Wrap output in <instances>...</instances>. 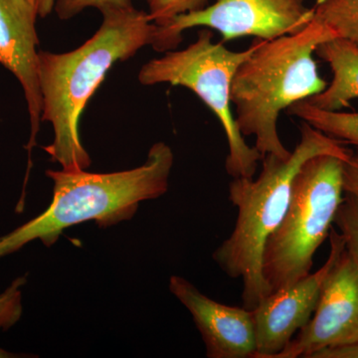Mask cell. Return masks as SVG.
Wrapping results in <instances>:
<instances>
[{"mask_svg":"<svg viewBox=\"0 0 358 358\" xmlns=\"http://www.w3.org/2000/svg\"><path fill=\"white\" fill-rule=\"evenodd\" d=\"M37 17L38 14L25 0H0V64L17 78L24 92L31 126L29 152L35 145L42 115Z\"/></svg>","mask_w":358,"mask_h":358,"instance_id":"obj_11","label":"cell"},{"mask_svg":"<svg viewBox=\"0 0 358 358\" xmlns=\"http://www.w3.org/2000/svg\"><path fill=\"white\" fill-rule=\"evenodd\" d=\"M315 55L333 72L331 84L306 102L327 110H339L358 99V47L343 38H334L317 47Z\"/></svg>","mask_w":358,"mask_h":358,"instance_id":"obj_12","label":"cell"},{"mask_svg":"<svg viewBox=\"0 0 358 358\" xmlns=\"http://www.w3.org/2000/svg\"><path fill=\"white\" fill-rule=\"evenodd\" d=\"M174 164L173 150L155 143L143 166L112 173L86 171H49L53 199L46 210L8 234L0 236V259L20 251L35 240L55 244L63 231L87 221L110 227L134 217L145 200L159 199L169 190Z\"/></svg>","mask_w":358,"mask_h":358,"instance_id":"obj_4","label":"cell"},{"mask_svg":"<svg viewBox=\"0 0 358 358\" xmlns=\"http://www.w3.org/2000/svg\"><path fill=\"white\" fill-rule=\"evenodd\" d=\"M343 190L345 194L358 197V155H352L343 166Z\"/></svg>","mask_w":358,"mask_h":358,"instance_id":"obj_19","label":"cell"},{"mask_svg":"<svg viewBox=\"0 0 358 358\" xmlns=\"http://www.w3.org/2000/svg\"><path fill=\"white\" fill-rule=\"evenodd\" d=\"M350 343H358V263L345 249L324 279L312 319L275 358H310Z\"/></svg>","mask_w":358,"mask_h":358,"instance_id":"obj_8","label":"cell"},{"mask_svg":"<svg viewBox=\"0 0 358 358\" xmlns=\"http://www.w3.org/2000/svg\"><path fill=\"white\" fill-rule=\"evenodd\" d=\"M129 6H133L131 0H56L54 9L61 20H68L88 7H95L103 11L115 7Z\"/></svg>","mask_w":358,"mask_h":358,"instance_id":"obj_17","label":"cell"},{"mask_svg":"<svg viewBox=\"0 0 358 358\" xmlns=\"http://www.w3.org/2000/svg\"><path fill=\"white\" fill-rule=\"evenodd\" d=\"M329 237V257L317 272L268 294L252 310L257 343L254 358H275L312 319L324 279L345 249L343 237L333 228Z\"/></svg>","mask_w":358,"mask_h":358,"instance_id":"obj_9","label":"cell"},{"mask_svg":"<svg viewBox=\"0 0 358 358\" xmlns=\"http://www.w3.org/2000/svg\"><path fill=\"white\" fill-rule=\"evenodd\" d=\"M287 113L331 138L345 141L358 148V112L322 110L301 101L291 106Z\"/></svg>","mask_w":358,"mask_h":358,"instance_id":"obj_13","label":"cell"},{"mask_svg":"<svg viewBox=\"0 0 358 358\" xmlns=\"http://www.w3.org/2000/svg\"><path fill=\"white\" fill-rule=\"evenodd\" d=\"M148 16L157 26L166 25L181 14L201 10L209 0H147Z\"/></svg>","mask_w":358,"mask_h":358,"instance_id":"obj_16","label":"cell"},{"mask_svg":"<svg viewBox=\"0 0 358 358\" xmlns=\"http://www.w3.org/2000/svg\"><path fill=\"white\" fill-rule=\"evenodd\" d=\"M98 31L79 48L55 54L39 50L41 122L53 127L54 138L43 150L64 171H86L91 159L80 138L82 113L113 65L129 60L154 44L157 25L148 11L133 6L101 11Z\"/></svg>","mask_w":358,"mask_h":358,"instance_id":"obj_1","label":"cell"},{"mask_svg":"<svg viewBox=\"0 0 358 358\" xmlns=\"http://www.w3.org/2000/svg\"><path fill=\"white\" fill-rule=\"evenodd\" d=\"M343 166L338 157L315 155L294 176L288 208L264 248L262 273L271 293L310 274L343 200Z\"/></svg>","mask_w":358,"mask_h":358,"instance_id":"obj_5","label":"cell"},{"mask_svg":"<svg viewBox=\"0 0 358 358\" xmlns=\"http://www.w3.org/2000/svg\"><path fill=\"white\" fill-rule=\"evenodd\" d=\"M345 195L334 224L343 237L346 251L358 263V197Z\"/></svg>","mask_w":358,"mask_h":358,"instance_id":"obj_15","label":"cell"},{"mask_svg":"<svg viewBox=\"0 0 358 358\" xmlns=\"http://www.w3.org/2000/svg\"><path fill=\"white\" fill-rule=\"evenodd\" d=\"M315 17L358 47V0H315Z\"/></svg>","mask_w":358,"mask_h":358,"instance_id":"obj_14","label":"cell"},{"mask_svg":"<svg viewBox=\"0 0 358 358\" xmlns=\"http://www.w3.org/2000/svg\"><path fill=\"white\" fill-rule=\"evenodd\" d=\"M334 38H338L336 32L313 16L301 31L258 40L238 68L231 86L235 122L244 138L255 136L262 159L267 155L286 159L291 154L278 131L280 115L327 88L315 55L320 44Z\"/></svg>","mask_w":358,"mask_h":358,"instance_id":"obj_3","label":"cell"},{"mask_svg":"<svg viewBox=\"0 0 358 358\" xmlns=\"http://www.w3.org/2000/svg\"><path fill=\"white\" fill-rule=\"evenodd\" d=\"M300 131L301 140L288 157L265 155L258 178H233L229 185V200L238 210L236 223L214 251L213 259L228 277L242 280V301L248 310L271 294L262 273L264 248L286 213L301 166L315 155H334L345 162L352 155L341 141L306 122Z\"/></svg>","mask_w":358,"mask_h":358,"instance_id":"obj_2","label":"cell"},{"mask_svg":"<svg viewBox=\"0 0 358 358\" xmlns=\"http://www.w3.org/2000/svg\"><path fill=\"white\" fill-rule=\"evenodd\" d=\"M258 40L244 51H232L223 42H213L207 28L183 50L167 51L162 57L148 61L138 73L145 86L169 84L192 90L213 112L227 138L225 169L233 178H252L262 159L255 147H250L238 129L231 110V86L239 66L255 50Z\"/></svg>","mask_w":358,"mask_h":358,"instance_id":"obj_6","label":"cell"},{"mask_svg":"<svg viewBox=\"0 0 358 358\" xmlns=\"http://www.w3.org/2000/svg\"><path fill=\"white\" fill-rule=\"evenodd\" d=\"M313 7L306 0H217L201 10L181 14L166 25L157 26L155 51L176 50L182 33L190 28L215 30L222 42L255 37L268 41L301 31L313 20Z\"/></svg>","mask_w":358,"mask_h":358,"instance_id":"obj_7","label":"cell"},{"mask_svg":"<svg viewBox=\"0 0 358 358\" xmlns=\"http://www.w3.org/2000/svg\"><path fill=\"white\" fill-rule=\"evenodd\" d=\"M169 289L192 313L209 358H254L257 352L253 313L212 300L192 282L173 275Z\"/></svg>","mask_w":358,"mask_h":358,"instance_id":"obj_10","label":"cell"},{"mask_svg":"<svg viewBox=\"0 0 358 358\" xmlns=\"http://www.w3.org/2000/svg\"><path fill=\"white\" fill-rule=\"evenodd\" d=\"M310 358H358V343L327 346L313 353Z\"/></svg>","mask_w":358,"mask_h":358,"instance_id":"obj_18","label":"cell"},{"mask_svg":"<svg viewBox=\"0 0 358 358\" xmlns=\"http://www.w3.org/2000/svg\"><path fill=\"white\" fill-rule=\"evenodd\" d=\"M35 9L38 17L45 18L53 11L56 0H25Z\"/></svg>","mask_w":358,"mask_h":358,"instance_id":"obj_20","label":"cell"}]
</instances>
